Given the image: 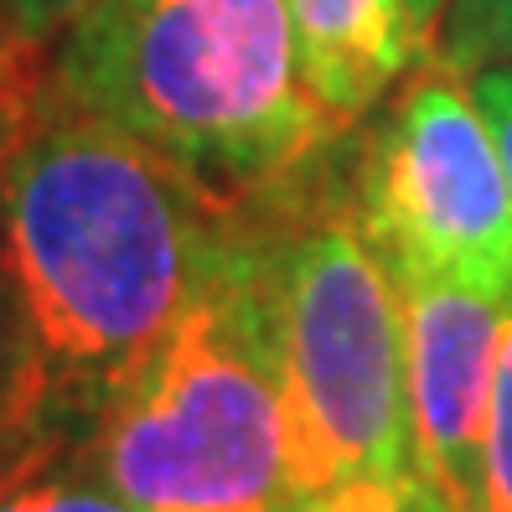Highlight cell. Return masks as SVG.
Wrapping results in <instances>:
<instances>
[{
    "instance_id": "4",
    "label": "cell",
    "mask_w": 512,
    "mask_h": 512,
    "mask_svg": "<svg viewBox=\"0 0 512 512\" xmlns=\"http://www.w3.org/2000/svg\"><path fill=\"white\" fill-rule=\"evenodd\" d=\"M259 275L295 497L352 476H409L399 285L357 218H316L259 238Z\"/></svg>"
},
{
    "instance_id": "7",
    "label": "cell",
    "mask_w": 512,
    "mask_h": 512,
    "mask_svg": "<svg viewBox=\"0 0 512 512\" xmlns=\"http://www.w3.org/2000/svg\"><path fill=\"white\" fill-rule=\"evenodd\" d=\"M285 16L300 78L337 125L363 119L430 52L409 0H285Z\"/></svg>"
},
{
    "instance_id": "3",
    "label": "cell",
    "mask_w": 512,
    "mask_h": 512,
    "mask_svg": "<svg viewBox=\"0 0 512 512\" xmlns=\"http://www.w3.org/2000/svg\"><path fill=\"white\" fill-rule=\"evenodd\" d=\"M83 445L135 512H280L295 497L259 238L233 233L218 275Z\"/></svg>"
},
{
    "instance_id": "10",
    "label": "cell",
    "mask_w": 512,
    "mask_h": 512,
    "mask_svg": "<svg viewBox=\"0 0 512 512\" xmlns=\"http://www.w3.org/2000/svg\"><path fill=\"white\" fill-rule=\"evenodd\" d=\"M435 63L450 73L512 68V0H445Z\"/></svg>"
},
{
    "instance_id": "14",
    "label": "cell",
    "mask_w": 512,
    "mask_h": 512,
    "mask_svg": "<svg viewBox=\"0 0 512 512\" xmlns=\"http://www.w3.org/2000/svg\"><path fill=\"white\" fill-rule=\"evenodd\" d=\"M466 83H471L476 109L487 114L492 140H497L502 166H507V182H512V68H476Z\"/></svg>"
},
{
    "instance_id": "8",
    "label": "cell",
    "mask_w": 512,
    "mask_h": 512,
    "mask_svg": "<svg viewBox=\"0 0 512 512\" xmlns=\"http://www.w3.org/2000/svg\"><path fill=\"white\" fill-rule=\"evenodd\" d=\"M0 512H135L99 466L83 435H37L0 450Z\"/></svg>"
},
{
    "instance_id": "1",
    "label": "cell",
    "mask_w": 512,
    "mask_h": 512,
    "mask_svg": "<svg viewBox=\"0 0 512 512\" xmlns=\"http://www.w3.org/2000/svg\"><path fill=\"white\" fill-rule=\"evenodd\" d=\"M228 207L94 114L52 104L0 166L21 363L0 450L88 435L233 244Z\"/></svg>"
},
{
    "instance_id": "13",
    "label": "cell",
    "mask_w": 512,
    "mask_h": 512,
    "mask_svg": "<svg viewBox=\"0 0 512 512\" xmlns=\"http://www.w3.org/2000/svg\"><path fill=\"white\" fill-rule=\"evenodd\" d=\"M88 6H99V0H0V21H6L11 32H21L26 42L57 47V37H63Z\"/></svg>"
},
{
    "instance_id": "17",
    "label": "cell",
    "mask_w": 512,
    "mask_h": 512,
    "mask_svg": "<svg viewBox=\"0 0 512 512\" xmlns=\"http://www.w3.org/2000/svg\"><path fill=\"white\" fill-rule=\"evenodd\" d=\"M419 476V471H414ZM419 512H476V507H461V502H450L440 487H430L425 476H419Z\"/></svg>"
},
{
    "instance_id": "2",
    "label": "cell",
    "mask_w": 512,
    "mask_h": 512,
    "mask_svg": "<svg viewBox=\"0 0 512 512\" xmlns=\"http://www.w3.org/2000/svg\"><path fill=\"white\" fill-rule=\"evenodd\" d=\"M52 104L161 150L228 213L342 130L300 78L285 0H99L57 37Z\"/></svg>"
},
{
    "instance_id": "16",
    "label": "cell",
    "mask_w": 512,
    "mask_h": 512,
    "mask_svg": "<svg viewBox=\"0 0 512 512\" xmlns=\"http://www.w3.org/2000/svg\"><path fill=\"white\" fill-rule=\"evenodd\" d=\"M409 11H414V21H419V37H425V47H435L440 21H445V0H409Z\"/></svg>"
},
{
    "instance_id": "12",
    "label": "cell",
    "mask_w": 512,
    "mask_h": 512,
    "mask_svg": "<svg viewBox=\"0 0 512 512\" xmlns=\"http://www.w3.org/2000/svg\"><path fill=\"white\" fill-rule=\"evenodd\" d=\"M280 512H419V476H352L321 492H300Z\"/></svg>"
},
{
    "instance_id": "9",
    "label": "cell",
    "mask_w": 512,
    "mask_h": 512,
    "mask_svg": "<svg viewBox=\"0 0 512 512\" xmlns=\"http://www.w3.org/2000/svg\"><path fill=\"white\" fill-rule=\"evenodd\" d=\"M47 47L26 42L0 21V166L6 156L37 130V119L47 114L52 99V63L42 57Z\"/></svg>"
},
{
    "instance_id": "15",
    "label": "cell",
    "mask_w": 512,
    "mask_h": 512,
    "mask_svg": "<svg viewBox=\"0 0 512 512\" xmlns=\"http://www.w3.org/2000/svg\"><path fill=\"white\" fill-rule=\"evenodd\" d=\"M16 363H21V337H16V295H11V275H6V249H0V425H6V409H11Z\"/></svg>"
},
{
    "instance_id": "5",
    "label": "cell",
    "mask_w": 512,
    "mask_h": 512,
    "mask_svg": "<svg viewBox=\"0 0 512 512\" xmlns=\"http://www.w3.org/2000/svg\"><path fill=\"white\" fill-rule=\"evenodd\" d=\"M357 228L394 269L512 285V182L471 83L419 73L357 161Z\"/></svg>"
},
{
    "instance_id": "6",
    "label": "cell",
    "mask_w": 512,
    "mask_h": 512,
    "mask_svg": "<svg viewBox=\"0 0 512 512\" xmlns=\"http://www.w3.org/2000/svg\"><path fill=\"white\" fill-rule=\"evenodd\" d=\"M394 285L404 311L414 471L450 502L487 512L481 466H487V409L507 326V290L456 275H425V269H399Z\"/></svg>"
},
{
    "instance_id": "11",
    "label": "cell",
    "mask_w": 512,
    "mask_h": 512,
    "mask_svg": "<svg viewBox=\"0 0 512 512\" xmlns=\"http://www.w3.org/2000/svg\"><path fill=\"white\" fill-rule=\"evenodd\" d=\"M481 507L512 512V285H507V326L492 378V409H487V466H481Z\"/></svg>"
}]
</instances>
